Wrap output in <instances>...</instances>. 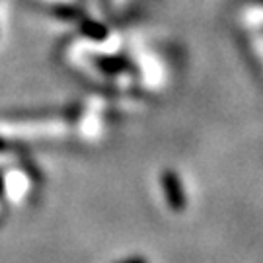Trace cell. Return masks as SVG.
<instances>
[{"instance_id": "6da1fadb", "label": "cell", "mask_w": 263, "mask_h": 263, "mask_svg": "<svg viewBox=\"0 0 263 263\" xmlns=\"http://www.w3.org/2000/svg\"><path fill=\"white\" fill-rule=\"evenodd\" d=\"M121 263H146V261H144V259H139V257H137V259H129V261H121Z\"/></svg>"}]
</instances>
